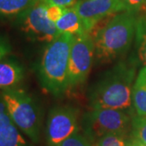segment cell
Segmentation results:
<instances>
[{
	"label": "cell",
	"instance_id": "cell-1",
	"mask_svg": "<svg viewBox=\"0 0 146 146\" xmlns=\"http://www.w3.org/2000/svg\"><path fill=\"white\" fill-rule=\"evenodd\" d=\"M134 76L133 67L125 62L117 63L91 89L89 104L92 109H128L132 103Z\"/></svg>",
	"mask_w": 146,
	"mask_h": 146
},
{
	"label": "cell",
	"instance_id": "cell-2",
	"mask_svg": "<svg viewBox=\"0 0 146 146\" xmlns=\"http://www.w3.org/2000/svg\"><path fill=\"white\" fill-rule=\"evenodd\" d=\"M138 15L139 13L129 11L119 12L96 30L92 36L98 61L110 62L128 50L136 35Z\"/></svg>",
	"mask_w": 146,
	"mask_h": 146
},
{
	"label": "cell",
	"instance_id": "cell-3",
	"mask_svg": "<svg viewBox=\"0 0 146 146\" xmlns=\"http://www.w3.org/2000/svg\"><path fill=\"white\" fill-rule=\"evenodd\" d=\"M75 35L63 33L48 43L37 68L42 88L54 96H61L68 89V64Z\"/></svg>",
	"mask_w": 146,
	"mask_h": 146
},
{
	"label": "cell",
	"instance_id": "cell-4",
	"mask_svg": "<svg viewBox=\"0 0 146 146\" xmlns=\"http://www.w3.org/2000/svg\"><path fill=\"white\" fill-rule=\"evenodd\" d=\"M0 96L11 119L17 127L33 143H38L41 136L42 115L38 106L23 89H2Z\"/></svg>",
	"mask_w": 146,
	"mask_h": 146
},
{
	"label": "cell",
	"instance_id": "cell-5",
	"mask_svg": "<svg viewBox=\"0 0 146 146\" xmlns=\"http://www.w3.org/2000/svg\"><path fill=\"white\" fill-rule=\"evenodd\" d=\"M130 118L124 110L114 109H92L83 117V129L90 142H96L107 134L125 135Z\"/></svg>",
	"mask_w": 146,
	"mask_h": 146
},
{
	"label": "cell",
	"instance_id": "cell-6",
	"mask_svg": "<svg viewBox=\"0 0 146 146\" xmlns=\"http://www.w3.org/2000/svg\"><path fill=\"white\" fill-rule=\"evenodd\" d=\"M48 5L46 0H36L31 7L16 19V22L21 31L31 39L50 43L61 33L58 30L55 23L47 17Z\"/></svg>",
	"mask_w": 146,
	"mask_h": 146
},
{
	"label": "cell",
	"instance_id": "cell-7",
	"mask_svg": "<svg viewBox=\"0 0 146 146\" xmlns=\"http://www.w3.org/2000/svg\"><path fill=\"white\" fill-rule=\"evenodd\" d=\"M95 56L94 38L90 33L75 35L71 49L68 73V89L82 84L87 79Z\"/></svg>",
	"mask_w": 146,
	"mask_h": 146
},
{
	"label": "cell",
	"instance_id": "cell-8",
	"mask_svg": "<svg viewBox=\"0 0 146 146\" xmlns=\"http://www.w3.org/2000/svg\"><path fill=\"white\" fill-rule=\"evenodd\" d=\"M78 110L72 106H57L48 115L46 141L49 146H58L69 136L77 132Z\"/></svg>",
	"mask_w": 146,
	"mask_h": 146
},
{
	"label": "cell",
	"instance_id": "cell-9",
	"mask_svg": "<svg viewBox=\"0 0 146 146\" xmlns=\"http://www.w3.org/2000/svg\"><path fill=\"white\" fill-rule=\"evenodd\" d=\"M119 0H80L73 6L82 22L85 33H90L100 21L118 13Z\"/></svg>",
	"mask_w": 146,
	"mask_h": 146
},
{
	"label": "cell",
	"instance_id": "cell-10",
	"mask_svg": "<svg viewBox=\"0 0 146 146\" xmlns=\"http://www.w3.org/2000/svg\"><path fill=\"white\" fill-rule=\"evenodd\" d=\"M0 146H33L11 119L0 96Z\"/></svg>",
	"mask_w": 146,
	"mask_h": 146
},
{
	"label": "cell",
	"instance_id": "cell-11",
	"mask_svg": "<svg viewBox=\"0 0 146 146\" xmlns=\"http://www.w3.org/2000/svg\"><path fill=\"white\" fill-rule=\"evenodd\" d=\"M24 78V69L21 64L10 59L0 61V89L14 88Z\"/></svg>",
	"mask_w": 146,
	"mask_h": 146
},
{
	"label": "cell",
	"instance_id": "cell-12",
	"mask_svg": "<svg viewBox=\"0 0 146 146\" xmlns=\"http://www.w3.org/2000/svg\"><path fill=\"white\" fill-rule=\"evenodd\" d=\"M58 30L61 33H68L72 35L85 33L82 22L74 7L64 8L62 17L55 23Z\"/></svg>",
	"mask_w": 146,
	"mask_h": 146
},
{
	"label": "cell",
	"instance_id": "cell-13",
	"mask_svg": "<svg viewBox=\"0 0 146 146\" xmlns=\"http://www.w3.org/2000/svg\"><path fill=\"white\" fill-rule=\"evenodd\" d=\"M132 103L139 116H146V66L139 72L132 87Z\"/></svg>",
	"mask_w": 146,
	"mask_h": 146
},
{
	"label": "cell",
	"instance_id": "cell-14",
	"mask_svg": "<svg viewBox=\"0 0 146 146\" xmlns=\"http://www.w3.org/2000/svg\"><path fill=\"white\" fill-rule=\"evenodd\" d=\"M36 0H0V19H17Z\"/></svg>",
	"mask_w": 146,
	"mask_h": 146
},
{
	"label": "cell",
	"instance_id": "cell-15",
	"mask_svg": "<svg viewBox=\"0 0 146 146\" xmlns=\"http://www.w3.org/2000/svg\"><path fill=\"white\" fill-rule=\"evenodd\" d=\"M138 15L136 26V46L141 61L146 66V10Z\"/></svg>",
	"mask_w": 146,
	"mask_h": 146
},
{
	"label": "cell",
	"instance_id": "cell-16",
	"mask_svg": "<svg viewBox=\"0 0 146 146\" xmlns=\"http://www.w3.org/2000/svg\"><path fill=\"white\" fill-rule=\"evenodd\" d=\"M128 143L123 134H107L99 138L94 146H128Z\"/></svg>",
	"mask_w": 146,
	"mask_h": 146
},
{
	"label": "cell",
	"instance_id": "cell-17",
	"mask_svg": "<svg viewBox=\"0 0 146 146\" xmlns=\"http://www.w3.org/2000/svg\"><path fill=\"white\" fill-rule=\"evenodd\" d=\"M132 134L134 139L146 145V116H136L132 119Z\"/></svg>",
	"mask_w": 146,
	"mask_h": 146
},
{
	"label": "cell",
	"instance_id": "cell-18",
	"mask_svg": "<svg viewBox=\"0 0 146 146\" xmlns=\"http://www.w3.org/2000/svg\"><path fill=\"white\" fill-rule=\"evenodd\" d=\"M145 2V0H119L117 11L118 13L123 11L139 13L142 10Z\"/></svg>",
	"mask_w": 146,
	"mask_h": 146
},
{
	"label": "cell",
	"instance_id": "cell-19",
	"mask_svg": "<svg viewBox=\"0 0 146 146\" xmlns=\"http://www.w3.org/2000/svg\"><path fill=\"white\" fill-rule=\"evenodd\" d=\"M58 146H91V142L86 138V136L76 132Z\"/></svg>",
	"mask_w": 146,
	"mask_h": 146
},
{
	"label": "cell",
	"instance_id": "cell-20",
	"mask_svg": "<svg viewBox=\"0 0 146 146\" xmlns=\"http://www.w3.org/2000/svg\"><path fill=\"white\" fill-rule=\"evenodd\" d=\"M64 12V8L57 5H50L49 4L46 9L47 17L50 21L56 23L63 15Z\"/></svg>",
	"mask_w": 146,
	"mask_h": 146
},
{
	"label": "cell",
	"instance_id": "cell-21",
	"mask_svg": "<svg viewBox=\"0 0 146 146\" xmlns=\"http://www.w3.org/2000/svg\"><path fill=\"white\" fill-rule=\"evenodd\" d=\"M10 43L5 37L0 36V61L4 59V58L11 52Z\"/></svg>",
	"mask_w": 146,
	"mask_h": 146
},
{
	"label": "cell",
	"instance_id": "cell-22",
	"mask_svg": "<svg viewBox=\"0 0 146 146\" xmlns=\"http://www.w3.org/2000/svg\"><path fill=\"white\" fill-rule=\"evenodd\" d=\"M50 5H57L63 7L68 8L75 5L77 3V0H46Z\"/></svg>",
	"mask_w": 146,
	"mask_h": 146
},
{
	"label": "cell",
	"instance_id": "cell-23",
	"mask_svg": "<svg viewBox=\"0 0 146 146\" xmlns=\"http://www.w3.org/2000/svg\"><path fill=\"white\" fill-rule=\"evenodd\" d=\"M128 146H146V145L141 143V141H137L136 139H134V140H132V141H130V142L128 143Z\"/></svg>",
	"mask_w": 146,
	"mask_h": 146
},
{
	"label": "cell",
	"instance_id": "cell-24",
	"mask_svg": "<svg viewBox=\"0 0 146 146\" xmlns=\"http://www.w3.org/2000/svg\"><path fill=\"white\" fill-rule=\"evenodd\" d=\"M145 10H146V0H145V4H144V7H143V8H142L141 11H145Z\"/></svg>",
	"mask_w": 146,
	"mask_h": 146
},
{
	"label": "cell",
	"instance_id": "cell-25",
	"mask_svg": "<svg viewBox=\"0 0 146 146\" xmlns=\"http://www.w3.org/2000/svg\"><path fill=\"white\" fill-rule=\"evenodd\" d=\"M91 146H94V145H91Z\"/></svg>",
	"mask_w": 146,
	"mask_h": 146
}]
</instances>
